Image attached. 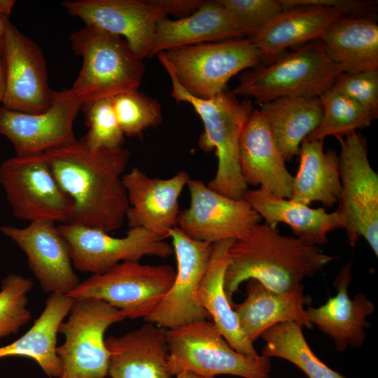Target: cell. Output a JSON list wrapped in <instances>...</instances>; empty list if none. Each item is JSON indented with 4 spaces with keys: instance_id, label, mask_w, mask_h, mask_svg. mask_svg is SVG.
Listing matches in <instances>:
<instances>
[{
    "instance_id": "9c48e42d",
    "label": "cell",
    "mask_w": 378,
    "mask_h": 378,
    "mask_svg": "<svg viewBox=\"0 0 378 378\" xmlns=\"http://www.w3.org/2000/svg\"><path fill=\"white\" fill-rule=\"evenodd\" d=\"M341 194L336 211L344 222L348 242L364 238L378 255V174L372 167L365 139L357 132L337 139Z\"/></svg>"
},
{
    "instance_id": "f35d334b",
    "label": "cell",
    "mask_w": 378,
    "mask_h": 378,
    "mask_svg": "<svg viewBox=\"0 0 378 378\" xmlns=\"http://www.w3.org/2000/svg\"><path fill=\"white\" fill-rule=\"evenodd\" d=\"M284 9L297 6H322L346 9L349 13L366 14L375 8V1L360 0H280Z\"/></svg>"
},
{
    "instance_id": "f546056e",
    "label": "cell",
    "mask_w": 378,
    "mask_h": 378,
    "mask_svg": "<svg viewBox=\"0 0 378 378\" xmlns=\"http://www.w3.org/2000/svg\"><path fill=\"white\" fill-rule=\"evenodd\" d=\"M323 141L305 139L302 142L291 200L307 205L320 202L327 207L338 202L342 190L339 154L332 148L324 151Z\"/></svg>"
},
{
    "instance_id": "d6986e66",
    "label": "cell",
    "mask_w": 378,
    "mask_h": 378,
    "mask_svg": "<svg viewBox=\"0 0 378 378\" xmlns=\"http://www.w3.org/2000/svg\"><path fill=\"white\" fill-rule=\"evenodd\" d=\"M62 4L85 25L122 37L142 59L148 57L158 20L167 16L149 0H76Z\"/></svg>"
},
{
    "instance_id": "d6a6232c",
    "label": "cell",
    "mask_w": 378,
    "mask_h": 378,
    "mask_svg": "<svg viewBox=\"0 0 378 378\" xmlns=\"http://www.w3.org/2000/svg\"><path fill=\"white\" fill-rule=\"evenodd\" d=\"M323 115L320 125L307 139H322L329 136L337 139L370 126L374 118L360 105L332 88L319 97Z\"/></svg>"
},
{
    "instance_id": "7a4b0ae2",
    "label": "cell",
    "mask_w": 378,
    "mask_h": 378,
    "mask_svg": "<svg viewBox=\"0 0 378 378\" xmlns=\"http://www.w3.org/2000/svg\"><path fill=\"white\" fill-rule=\"evenodd\" d=\"M336 258L294 236L280 234L277 227L260 223L232 242L225 291L233 307L232 297L244 281L254 279L268 289L283 292L316 275Z\"/></svg>"
},
{
    "instance_id": "9a60e30c",
    "label": "cell",
    "mask_w": 378,
    "mask_h": 378,
    "mask_svg": "<svg viewBox=\"0 0 378 378\" xmlns=\"http://www.w3.org/2000/svg\"><path fill=\"white\" fill-rule=\"evenodd\" d=\"M187 186L190 206L180 211L177 227L195 240L214 244L239 239L262 220L244 198L220 194L200 180L190 178Z\"/></svg>"
},
{
    "instance_id": "30bf717a",
    "label": "cell",
    "mask_w": 378,
    "mask_h": 378,
    "mask_svg": "<svg viewBox=\"0 0 378 378\" xmlns=\"http://www.w3.org/2000/svg\"><path fill=\"white\" fill-rule=\"evenodd\" d=\"M175 274L169 265L122 262L102 274H92L66 295L74 300H103L127 318L144 319L167 293Z\"/></svg>"
},
{
    "instance_id": "83f0119b",
    "label": "cell",
    "mask_w": 378,
    "mask_h": 378,
    "mask_svg": "<svg viewBox=\"0 0 378 378\" xmlns=\"http://www.w3.org/2000/svg\"><path fill=\"white\" fill-rule=\"evenodd\" d=\"M320 41L341 73L378 69V24L370 17L344 15Z\"/></svg>"
},
{
    "instance_id": "f1b7e54d",
    "label": "cell",
    "mask_w": 378,
    "mask_h": 378,
    "mask_svg": "<svg viewBox=\"0 0 378 378\" xmlns=\"http://www.w3.org/2000/svg\"><path fill=\"white\" fill-rule=\"evenodd\" d=\"M74 299L51 293L40 316L20 338L0 347V358L21 356L34 360L50 378H59L62 365L57 354V336L60 324L69 314Z\"/></svg>"
},
{
    "instance_id": "4dcf8cb0",
    "label": "cell",
    "mask_w": 378,
    "mask_h": 378,
    "mask_svg": "<svg viewBox=\"0 0 378 378\" xmlns=\"http://www.w3.org/2000/svg\"><path fill=\"white\" fill-rule=\"evenodd\" d=\"M259 106L286 162L298 155L302 142L317 129L323 115L318 97H286Z\"/></svg>"
},
{
    "instance_id": "5b68a950",
    "label": "cell",
    "mask_w": 378,
    "mask_h": 378,
    "mask_svg": "<svg viewBox=\"0 0 378 378\" xmlns=\"http://www.w3.org/2000/svg\"><path fill=\"white\" fill-rule=\"evenodd\" d=\"M341 71L320 40L304 44L279 59L245 70L232 91L259 105L286 97H319Z\"/></svg>"
},
{
    "instance_id": "484cf974",
    "label": "cell",
    "mask_w": 378,
    "mask_h": 378,
    "mask_svg": "<svg viewBox=\"0 0 378 378\" xmlns=\"http://www.w3.org/2000/svg\"><path fill=\"white\" fill-rule=\"evenodd\" d=\"M349 13L346 9L334 7L286 8L249 38L259 50L261 62L267 64L290 46L320 40L335 20Z\"/></svg>"
},
{
    "instance_id": "4fadbf2b",
    "label": "cell",
    "mask_w": 378,
    "mask_h": 378,
    "mask_svg": "<svg viewBox=\"0 0 378 378\" xmlns=\"http://www.w3.org/2000/svg\"><path fill=\"white\" fill-rule=\"evenodd\" d=\"M176 260L174 279L155 309L144 320L164 329L208 320L197 291L206 270L213 244L195 240L176 227L169 232Z\"/></svg>"
},
{
    "instance_id": "8992f818",
    "label": "cell",
    "mask_w": 378,
    "mask_h": 378,
    "mask_svg": "<svg viewBox=\"0 0 378 378\" xmlns=\"http://www.w3.org/2000/svg\"><path fill=\"white\" fill-rule=\"evenodd\" d=\"M165 335L172 376L188 371L204 378L220 374L270 378V358L237 352L212 321L202 320L165 329Z\"/></svg>"
},
{
    "instance_id": "277c9868",
    "label": "cell",
    "mask_w": 378,
    "mask_h": 378,
    "mask_svg": "<svg viewBox=\"0 0 378 378\" xmlns=\"http://www.w3.org/2000/svg\"><path fill=\"white\" fill-rule=\"evenodd\" d=\"M72 48L83 66L71 94L83 105L137 90L145 65L122 37L85 25L70 35Z\"/></svg>"
},
{
    "instance_id": "8d00e7d4",
    "label": "cell",
    "mask_w": 378,
    "mask_h": 378,
    "mask_svg": "<svg viewBox=\"0 0 378 378\" xmlns=\"http://www.w3.org/2000/svg\"><path fill=\"white\" fill-rule=\"evenodd\" d=\"M232 15L246 38H251L284 8L280 0H218Z\"/></svg>"
},
{
    "instance_id": "7402d4cb",
    "label": "cell",
    "mask_w": 378,
    "mask_h": 378,
    "mask_svg": "<svg viewBox=\"0 0 378 378\" xmlns=\"http://www.w3.org/2000/svg\"><path fill=\"white\" fill-rule=\"evenodd\" d=\"M246 38L232 15L218 0L204 1L188 17L160 18L155 27L148 57L208 42Z\"/></svg>"
},
{
    "instance_id": "b9f144b4",
    "label": "cell",
    "mask_w": 378,
    "mask_h": 378,
    "mask_svg": "<svg viewBox=\"0 0 378 378\" xmlns=\"http://www.w3.org/2000/svg\"><path fill=\"white\" fill-rule=\"evenodd\" d=\"M5 92V76L0 50V103L2 102Z\"/></svg>"
},
{
    "instance_id": "d4e9b609",
    "label": "cell",
    "mask_w": 378,
    "mask_h": 378,
    "mask_svg": "<svg viewBox=\"0 0 378 378\" xmlns=\"http://www.w3.org/2000/svg\"><path fill=\"white\" fill-rule=\"evenodd\" d=\"M244 199L261 219L271 226L284 223L293 236L308 246H318L328 241L329 232L344 227L342 216L324 208H311L291 199L278 197L259 187L248 189Z\"/></svg>"
},
{
    "instance_id": "3957f363",
    "label": "cell",
    "mask_w": 378,
    "mask_h": 378,
    "mask_svg": "<svg viewBox=\"0 0 378 378\" xmlns=\"http://www.w3.org/2000/svg\"><path fill=\"white\" fill-rule=\"evenodd\" d=\"M172 90L171 96L177 103L190 104L204 125L198 145L201 150H215L217 169L207 186L217 192L234 200L244 198L248 189L241 174L239 144L244 127L253 111L252 100L240 101L225 89L216 95L202 99L186 90L167 68Z\"/></svg>"
},
{
    "instance_id": "5bb4252c",
    "label": "cell",
    "mask_w": 378,
    "mask_h": 378,
    "mask_svg": "<svg viewBox=\"0 0 378 378\" xmlns=\"http://www.w3.org/2000/svg\"><path fill=\"white\" fill-rule=\"evenodd\" d=\"M0 50L5 76L2 107L32 114L46 111L51 105L53 90L48 85L40 47L9 22Z\"/></svg>"
},
{
    "instance_id": "cb8c5ba5",
    "label": "cell",
    "mask_w": 378,
    "mask_h": 378,
    "mask_svg": "<svg viewBox=\"0 0 378 378\" xmlns=\"http://www.w3.org/2000/svg\"><path fill=\"white\" fill-rule=\"evenodd\" d=\"M246 298L239 304H234L240 327L251 342H254L267 329L284 322H295L302 327L312 329L305 306H309L312 298L304 293L302 284L283 292L267 288L260 281H246Z\"/></svg>"
},
{
    "instance_id": "8fae6325",
    "label": "cell",
    "mask_w": 378,
    "mask_h": 378,
    "mask_svg": "<svg viewBox=\"0 0 378 378\" xmlns=\"http://www.w3.org/2000/svg\"><path fill=\"white\" fill-rule=\"evenodd\" d=\"M0 183L13 214L30 223H71L73 202L58 184L43 154L4 160Z\"/></svg>"
},
{
    "instance_id": "e575fe53",
    "label": "cell",
    "mask_w": 378,
    "mask_h": 378,
    "mask_svg": "<svg viewBox=\"0 0 378 378\" xmlns=\"http://www.w3.org/2000/svg\"><path fill=\"white\" fill-rule=\"evenodd\" d=\"M33 281L19 274H9L1 281L0 289V341L19 330L31 318L27 309L28 294Z\"/></svg>"
},
{
    "instance_id": "ac0fdd59",
    "label": "cell",
    "mask_w": 378,
    "mask_h": 378,
    "mask_svg": "<svg viewBox=\"0 0 378 378\" xmlns=\"http://www.w3.org/2000/svg\"><path fill=\"white\" fill-rule=\"evenodd\" d=\"M190 179L185 171L169 178H151L138 167L122 176L129 202V228L145 229L163 239L178 226L179 197Z\"/></svg>"
},
{
    "instance_id": "d590c367",
    "label": "cell",
    "mask_w": 378,
    "mask_h": 378,
    "mask_svg": "<svg viewBox=\"0 0 378 378\" xmlns=\"http://www.w3.org/2000/svg\"><path fill=\"white\" fill-rule=\"evenodd\" d=\"M113 97L84 104L88 131L82 139L93 148L122 147L124 133L116 118Z\"/></svg>"
},
{
    "instance_id": "4316f807",
    "label": "cell",
    "mask_w": 378,
    "mask_h": 378,
    "mask_svg": "<svg viewBox=\"0 0 378 378\" xmlns=\"http://www.w3.org/2000/svg\"><path fill=\"white\" fill-rule=\"evenodd\" d=\"M233 241L227 239L213 244L209 264L198 288L197 299L232 349L240 354L255 356L259 354L243 332L224 288Z\"/></svg>"
},
{
    "instance_id": "7c38bea8",
    "label": "cell",
    "mask_w": 378,
    "mask_h": 378,
    "mask_svg": "<svg viewBox=\"0 0 378 378\" xmlns=\"http://www.w3.org/2000/svg\"><path fill=\"white\" fill-rule=\"evenodd\" d=\"M58 229L66 240L73 266L92 274H102L122 262H139L144 256L167 258L172 244L145 229L129 228L123 237H114L100 229L69 223Z\"/></svg>"
},
{
    "instance_id": "60d3db41",
    "label": "cell",
    "mask_w": 378,
    "mask_h": 378,
    "mask_svg": "<svg viewBox=\"0 0 378 378\" xmlns=\"http://www.w3.org/2000/svg\"><path fill=\"white\" fill-rule=\"evenodd\" d=\"M15 4L14 0H0V45Z\"/></svg>"
},
{
    "instance_id": "e0dca14e",
    "label": "cell",
    "mask_w": 378,
    "mask_h": 378,
    "mask_svg": "<svg viewBox=\"0 0 378 378\" xmlns=\"http://www.w3.org/2000/svg\"><path fill=\"white\" fill-rule=\"evenodd\" d=\"M0 230L26 254L29 267L45 293L68 295L78 286L69 244L55 223L39 220L24 227L2 226Z\"/></svg>"
},
{
    "instance_id": "52a82bcc",
    "label": "cell",
    "mask_w": 378,
    "mask_h": 378,
    "mask_svg": "<svg viewBox=\"0 0 378 378\" xmlns=\"http://www.w3.org/2000/svg\"><path fill=\"white\" fill-rule=\"evenodd\" d=\"M157 56L186 90L202 99L220 93L231 78L262 62L259 50L249 38L203 43Z\"/></svg>"
},
{
    "instance_id": "ffe728a7",
    "label": "cell",
    "mask_w": 378,
    "mask_h": 378,
    "mask_svg": "<svg viewBox=\"0 0 378 378\" xmlns=\"http://www.w3.org/2000/svg\"><path fill=\"white\" fill-rule=\"evenodd\" d=\"M351 280V263L348 262L340 268L335 279L333 286L337 293L323 305L306 309L311 323L329 336L340 352L349 346H363L366 330L370 326L366 318L375 311L374 303L365 294L358 293L353 299L350 298L349 286Z\"/></svg>"
},
{
    "instance_id": "603a6c76",
    "label": "cell",
    "mask_w": 378,
    "mask_h": 378,
    "mask_svg": "<svg viewBox=\"0 0 378 378\" xmlns=\"http://www.w3.org/2000/svg\"><path fill=\"white\" fill-rule=\"evenodd\" d=\"M111 378H172L165 329L146 322L138 329L105 340Z\"/></svg>"
},
{
    "instance_id": "74e56055",
    "label": "cell",
    "mask_w": 378,
    "mask_h": 378,
    "mask_svg": "<svg viewBox=\"0 0 378 378\" xmlns=\"http://www.w3.org/2000/svg\"><path fill=\"white\" fill-rule=\"evenodd\" d=\"M360 105L369 114L378 116V69L340 73L331 86Z\"/></svg>"
},
{
    "instance_id": "7bdbcfd3",
    "label": "cell",
    "mask_w": 378,
    "mask_h": 378,
    "mask_svg": "<svg viewBox=\"0 0 378 378\" xmlns=\"http://www.w3.org/2000/svg\"><path fill=\"white\" fill-rule=\"evenodd\" d=\"M176 378H204L188 371L181 372L176 375Z\"/></svg>"
},
{
    "instance_id": "ab89813d",
    "label": "cell",
    "mask_w": 378,
    "mask_h": 378,
    "mask_svg": "<svg viewBox=\"0 0 378 378\" xmlns=\"http://www.w3.org/2000/svg\"><path fill=\"white\" fill-rule=\"evenodd\" d=\"M167 15L171 14L178 19L195 13L204 2L203 0H149Z\"/></svg>"
},
{
    "instance_id": "44dd1931",
    "label": "cell",
    "mask_w": 378,
    "mask_h": 378,
    "mask_svg": "<svg viewBox=\"0 0 378 378\" xmlns=\"http://www.w3.org/2000/svg\"><path fill=\"white\" fill-rule=\"evenodd\" d=\"M239 162L247 186H259L278 197L290 199L293 176L258 109H253L242 130Z\"/></svg>"
},
{
    "instance_id": "ba28073f",
    "label": "cell",
    "mask_w": 378,
    "mask_h": 378,
    "mask_svg": "<svg viewBox=\"0 0 378 378\" xmlns=\"http://www.w3.org/2000/svg\"><path fill=\"white\" fill-rule=\"evenodd\" d=\"M125 314L108 303L94 298L74 300L68 318L59 328L64 337L57 346L62 365L59 378H105L109 351L105 332Z\"/></svg>"
},
{
    "instance_id": "2e32d148",
    "label": "cell",
    "mask_w": 378,
    "mask_h": 378,
    "mask_svg": "<svg viewBox=\"0 0 378 378\" xmlns=\"http://www.w3.org/2000/svg\"><path fill=\"white\" fill-rule=\"evenodd\" d=\"M83 104L68 89L53 91L50 106L32 114L0 108V134L12 143L16 156L40 155L77 141L73 125Z\"/></svg>"
},
{
    "instance_id": "6da1fadb",
    "label": "cell",
    "mask_w": 378,
    "mask_h": 378,
    "mask_svg": "<svg viewBox=\"0 0 378 378\" xmlns=\"http://www.w3.org/2000/svg\"><path fill=\"white\" fill-rule=\"evenodd\" d=\"M43 154L72 200L71 223L108 233L122 226L130 206L122 181L130 157L127 149L93 148L80 139Z\"/></svg>"
},
{
    "instance_id": "836d02e7",
    "label": "cell",
    "mask_w": 378,
    "mask_h": 378,
    "mask_svg": "<svg viewBox=\"0 0 378 378\" xmlns=\"http://www.w3.org/2000/svg\"><path fill=\"white\" fill-rule=\"evenodd\" d=\"M114 111L124 134L139 136L148 128L157 127L162 120L160 102L137 90L112 98Z\"/></svg>"
},
{
    "instance_id": "1f68e13d",
    "label": "cell",
    "mask_w": 378,
    "mask_h": 378,
    "mask_svg": "<svg viewBox=\"0 0 378 378\" xmlns=\"http://www.w3.org/2000/svg\"><path fill=\"white\" fill-rule=\"evenodd\" d=\"M260 337L265 342L261 356L285 359L299 368L309 378H350L331 369L316 356L298 323L276 324L262 332Z\"/></svg>"
}]
</instances>
